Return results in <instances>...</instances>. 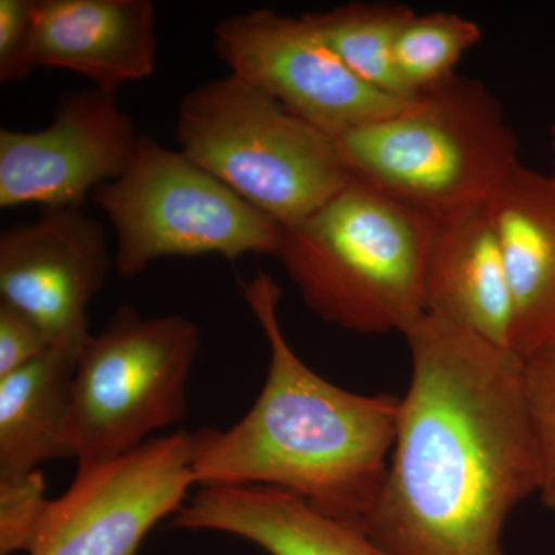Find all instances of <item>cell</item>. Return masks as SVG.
I'll use <instances>...</instances> for the list:
<instances>
[{"mask_svg": "<svg viewBox=\"0 0 555 555\" xmlns=\"http://www.w3.org/2000/svg\"><path fill=\"white\" fill-rule=\"evenodd\" d=\"M243 297L269 343L268 375L236 425L193 434L196 485L270 486L363 531L396 443L400 398L349 392L313 372L288 345L283 291L268 272L246 281Z\"/></svg>", "mask_w": 555, "mask_h": 555, "instance_id": "2", "label": "cell"}, {"mask_svg": "<svg viewBox=\"0 0 555 555\" xmlns=\"http://www.w3.org/2000/svg\"><path fill=\"white\" fill-rule=\"evenodd\" d=\"M551 147H553V153H554V158H555V122L553 126V130H551ZM553 178L555 179V169H554Z\"/></svg>", "mask_w": 555, "mask_h": 555, "instance_id": "23", "label": "cell"}, {"mask_svg": "<svg viewBox=\"0 0 555 555\" xmlns=\"http://www.w3.org/2000/svg\"><path fill=\"white\" fill-rule=\"evenodd\" d=\"M483 31L477 22L454 13H412L393 47V67L404 96H415L454 78L467 51Z\"/></svg>", "mask_w": 555, "mask_h": 555, "instance_id": "18", "label": "cell"}, {"mask_svg": "<svg viewBox=\"0 0 555 555\" xmlns=\"http://www.w3.org/2000/svg\"><path fill=\"white\" fill-rule=\"evenodd\" d=\"M179 152L281 228L297 224L350 181L337 139L229 75L182 98Z\"/></svg>", "mask_w": 555, "mask_h": 555, "instance_id": "5", "label": "cell"}, {"mask_svg": "<svg viewBox=\"0 0 555 555\" xmlns=\"http://www.w3.org/2000/svg\"><path fill=\"white\" fill-rule=\"evenodd\" d=\"M50 502L40 470L0 480V555L30 553Z\"/></svg>", "mask_w": 555, "mask_h": 555, "instance_id": "20", "label": "cell"}, {"mask_svg": "<svg viewBox=\"0 0 555 555\" xmlns=\"http://www.w3.org/2000/svg\"><path fill=\"white\" fill-rule=\"evenodd\" d=\"M214 46L230 75L335 139L397 112L412 98L392 96L361 82L309 13L295 17L257 9L224 17L215 27Z\"/></svg>", "mask_w": 555, "mask_h": 555, "instance_id": "8", "label": "cell"}, {"mask_svg": "<svg viewBox=\"0 0 555 555\" xmlns=\"http://www.w3.org/2000/svg\"><path fill=\"white\" fill-rule=\"evenodd\" d=\"M171 526L241 537L270 555H390L356 526L270 486L201 488Z\"/></svg>", "mask_w": 555, "mask_h": 555, "instance_id": "14", "label": "cell"}, {"mask_svg": "<svg viewBox=\"0 0 555 555\" xmlns=\"http://www.w3.org/2000/svg\"><path fill=\"white\" fill-rule=\"evenodd\" d=\"M50 347V338L36 321L0 301V378L20 371Z\"/></svg>", "mask_w": 555, "mask_h": 555, "instance_id": "22", "label": "cell"}, {"mask_svg": "<svg viewBox=\"0 0 555 555\" xmlns=\"http://www.w3.org/2000/svg\"><path fill=\"white\" fill-rule=\"evenodd\" d=\"M426 312L511 350V298L486 206L436 221L425 270Z\"/></svg>", "mask_w": 555, "mask_h": 555, "instance_id": "15", "label": "cell"}, {"mask_svg": "<svg viewBox=\"0 0 555 555\" xmlns=\"http://www.w3.org/2000/svg\"><path fill=\"white\" fill-rule=\"evenodd\" d=\"M414 13L403 3L350 2L309 13L321 36L353 76L371 89L404 96L393 67L401 25Z\"/></svg>", "mask_w": 555, "mask_h": 555, "instance_id": "17", "label": "cell"}, {"mask_svg": "<svg viewBox=\"0 0 555 555\" xmlns=\"http://www.w3.org/2000/svg\"><path fill=\"white\" fill-rule=\"evenodd\" d=\"M436 219L350 178L283 228L276 258L306 306L358 334L406 335L426 313L425 270Z\"/></svg>", "mask_w": 555, "mask_h": 555, "instance_id": "3", "label": "cell"}, {"mask_svg": "<svg viewBox=\"0 0 555 555\" xmlns=\"http://www.w3.org/2000/svg\"><path fill=\"white\" fill-rule=\"evenodd\" d=\"M337 144L350 177L436 221L486 206L521 164L502 102L456 75Z\"/></svg>", "mask_w": 555, "mask_h": 555, "instance_id": "4", "label": "cell"}, {"mask_svg": "<svg viewBox=\"0 0 555 555\" xmlns=\"http://www.w3.org/2000/svg\"><path fill=\"white\" fill-rule=\"evenodd\" d=\"M526 392L539 454V492L555 511V345L525 361Z\"/></svg>", "mask_w": 555, "mask_h": 555, "instance_id": "19", "label": "cell"}, {"mask_svg": "<svg viewBox=\"0 0 555 555\" xmlns=\"http://www.w3.org/2000/svg\"><path fill=\"white\" fill-rule=\"evenodd\" d=\"M139 138L116 93H69L50 126L0 130V207L80 208L126 171Z\"/></svg>", "mask_w": 555, "mask_h": 555, "instance_id": "10", "label": "cell"}, {"mask_svg": "<svg viewBox=\"0 0 555 555\" xmlns=\"http://www.w3.org/2000/svg\"><path fill=\"white\" fill-rule=\"evenodd\" d=\"M112 268L100 221L78 207L47 208L0 235V301L36 321L51 347L80 356L91 337L87 309Z\"/></svg>", "mask_w": 555, "mask_h": 555, "instance_id": "11", "label": "cell"}, {"mask_svg": "<svg viewBox=\"0 0 555 555\" xmlns=\"http://www.w3.org/2000/svg\"><path fill=\"white\" fill-rule=\"evenodd\" d=\"M511 298V350L555 345V179L520 164L488 203Z\"/></svg>", "mask_w": 555, "mask_h": 555, "instance_id": "13", "label": "cell"}, {"mask_svg": "<svg viewBox=\"0 0 555 555\" xmlns=\"http://www.w3.org/2000/svg\"><path fill=\"white\" fill-rule=\"evenodd\" d=\"M35 0H0V83L25 80L33 62Z\"/></svg>", "mask_w": 555, "mask_h": 555, "instance_id": "21", "label": "cell"}, {"mask_svg": "<svg viewBox=\"0 0 555 555\" xmlns=\"http://www.w3.org/2000/svg\"><path fill=\"white\" fill-rule=\"evenodd\" d=\"M91 199L115 230V269L131 278L171 257H276L283 228L179 150L141 134L126 171Z\"/></svg>", "mask_w": 555, "mask_h": 555, "instance_id": "7", "label": "cell"}, {"mask_svg": "<svg viewBox=\"0 0 555 555\" xmlns=\"http://www.w3.org/2000/svg\"><path fill=\"white\" fill-rule=\"evenodd\" d=\"M201 332L181 315L142 317L122 305L76 364L65 427L78 473L129 454L188 414Z\"/></svg>", "mask_w": 555, "mask_h": 555, "instance_id": "6", "label": "cell"}, {"mask_svg": "<svg viewBox=\"0 0 555 555\" xmlns=\"http://www.w3.org/2000/svg\"><path fill=\"white\" fill-rule=\"evenodd\" d=\"M404 338L411 382L363 532L390 555H505L507 518L539 492L525 361L429 312Z\"/></svg>", "mask_w": 555, "mask_h": 555, "instance_id": "1", "label": "cell"}, {"mask_svg": "<svg viewBox=\"0 0 555 555\" xmlns=\"http://www.w3.org/2000/svg\"><path fill=\"white\" fill-rule=\"evenodd\" d=\"M195 485L193 434L175 430L149 440L76 474L67 491L51 500L28 555H137Z\"/></svg>", "mask_w": 555, "mask_h": 555, "instance_id": "9", "label": "cell"}, {"mask_svg": "<svg viewBox=\"0 0 555 555\" xmlns=\"http://www.w3.org/2000/svg\"><path fill=\"white\" fill-rule=\"evenodd\" d=\"M156 7L150 0H35L33 62L116 93L155 73Z\"/></svg>", "mask_w": 555, "mask_h": 555, "instance_id": "12", "label": "cell"}, {"mask_svg": "<svg viewBox=\"0 0 555 555\" xmlns=\"http://www.w3.org/2000/svg\"><path fill=\"white\" fill-rule=\"evenodd\" d=\"M79 353L50 347L0 378V480L69 455L65 427Z\"/></svg>", "mask_w": 555, "mask_h": 555, "instance_id": "16", "label": "cell"}]
</instances>
